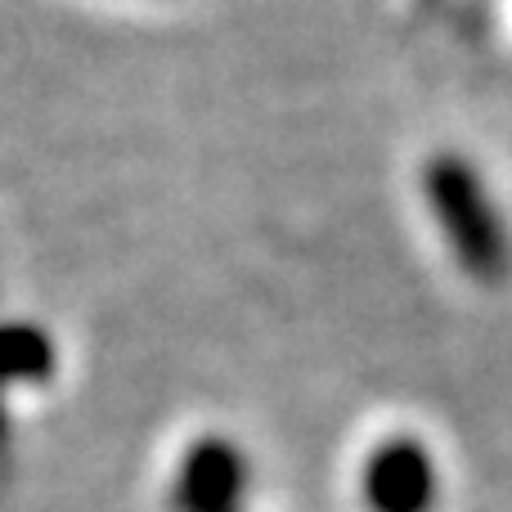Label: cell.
Wrapping results in <instances>:
<instances>
[{"label": "cell", "instance_id": "cell-1", "mask_svg": "<svg viewBox=\"0 0 512 512\" xmlns=\"http://www.w3.org/2000/svg\"><path fill=\"white\" fill-rule=\"evenodd\" d=\"M423 189L445 243L459 256V265L472 279L495 283L508 270V239L495 207H490V194L481 189L477 171L463 158H454V153H441V158L427 162Z\"/></svg>", "mask_w": 512, "mask_h": 512}, {"label": "cell", "instance_id": "cell-2", "mask_svg": "<svg viewBox=\"0 0 512 512\" xmlns=\"http://www.w3.org/2000/svg\"><path fill=\"white\" fill-rule=\"evenodd\" d=\"M364 504L369 512H432L436 504V463L423 441L391 436L364 463Z\"/></svg>", "mask_w": 512, "mask_h": 512}, {"label": "cell", "instance_id": "cell-3", "mask_svg": "<svg viewBox=\"0 0 512 512\" xmlns=\"http://www.w3.org/2000/svg\"><path fill=\"white\" fill-rule=\"evenodd\" d=\"M243 486H248L243 450L225 436H203L185 450L171 504L176 512H243Z\"/></svg>", "mask_w": 512, "mask_h": 512}, {"label": "cell", "instance_id": "cell-4", "mask_svg": "<svg viewBox=\"0 0 512 512\" xmlns=\"http://www.w3.org/2000/svg\"><path fill=\"white\" fill-rule=\"evenodd\" d=\"M50 369V351L36 333L23 328H5L0 333V373H45Z\"/></svg>", "mask_w": 512, "mask_h": 512}]
</instances>
